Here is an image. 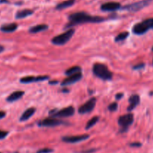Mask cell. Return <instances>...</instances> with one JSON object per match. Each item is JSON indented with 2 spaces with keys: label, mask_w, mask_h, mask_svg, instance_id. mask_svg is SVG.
Masks as SVG:
<instances>
[{
  "label": "cell",
  "mask_w": 153,
  "mask_h": 153,
  "mask_svg": "<svg viewBox=\"0 0 153 153\" xmlns=\"http://www.w3.org/2000/svg\"><path fill=\"white\" fill-rule=\"evenodd\" d=\"M69 23L67 26L71 27L76 24L86 23H100L104 21V19L100 17H93V16L89 15L85 12H77L71 14L69 16Z\"/></svg>",
  "instance_id": "1"
},
{
  "label": "cell",
  "mask_w": 153,
  "mask_h": 153,
  "mask_svg": "<svg viewBox=\"0 0 153 153\" xmlns=\"http://www.w3.org/2000/svg\"><path fill=\"white\" fill-rule=\"evenodd\" d=\"M93 73L95 76H97L99 78L102 79L104 80H111L112 79V73L109 70L108 68L104 64L101 63H96L93 65Z\"/></svg>",
  "instance_id": "2"
},
{
  "label": "cell",
  "mask_w": 153,
  "mask_h": 153,
  "mask_svg": "<svg viewBox=\"0 0 153 153\" xmlns=\"http://www.w3.org/2000/svg\"><path fill=\"white\" fill-rule=\"evenodd\" d=\"M152 28H153V18L146 19L135 24L133 27V32L136 35H143Z\"/></svg>",
  "instance_id": "3"
},
{
  "label": "cell",
  "mask_w": 153,
  "mask_h": 153,
  "mask_svg": "<svg viewBox=\"0 0 153 153\" xmlns=\"http://www.w3.org/2000/svg\"><path fill=\"white\" fill-rule=\"evenodd\" d=\"M74 29H70L68 31L65 32L64 33L60 34V35H57V36L54 37L52 39V43L56 45H63L67 43L71 38L73 36L74 33Z\"/></svg>",
  "instance_id": "4"
},
{
  "label": "cell",
  "mask_w": 153,
  "mask_h": 153,
  "mask_svg": "<svg viewBox=\"0 0 153 153\" xmlns=\"http://www.w3.org/2000/svg\"><path fill=\"white\" fill-rule=\"evenodd\" d=\"M134 121V116L132 113H129L127 114H125L123 116L119 118L118 123L121 127H123V129H127V128L128 126H130L133 123Z\"/></svg>",
  "instance_id": "5"
},
{
  "label": "cell",
  "mask_w": 153,
  "mask_h": 153,
  "mask_svg": "<svg viewBox=\"0 0 153 153\" xmlns=\"http://www.w3.org/2000/svg\"><path fill=\"white\" fill-rule=\"evenodd\" d=\"M64 122L62 120L56 119V117H52V118H47L45 120H42L38 123V126L42 127H54V126H60L63 124Z\"/></svg>",
  "instance_id": "6"
},
{
  "label": "cell",
  "mask_w": 153,
  "mask_h": 153,
  "mask_svg": "<svg viewBox=\"0 0 153 153\" xmlns=\"http://www.w3.org/2000/svg\"><path fill=\"white\" fill-rule=\"evenodd\" d=\"M95 104H96V98H91L89 101H86L84 104L80 106L78 110V112L80 114H85V113H89V112H91L95 108Z\"/></svg>",
  "instance_id": "7"
},
{
  "label": "cell",
  "mask_w": 153,
  "mask_h": 153,
  "mask_svg": "<svg viewBox=\"0 0 153 153\" xmlns=\"http://www.w3.org/2000/svg\"><path fill=\"white\" fill-rule=\"evenodd\" d=\"M74 108L72 106H69V107L63 108L62 110H59V111L53 113V117H59V118H64V117H68L71 116H73L74 113Z\"/></svg>",
  "instance_id": "8"
},
{
  "label": "cell",
  "mask_w": 153,
  "mask_h": 153,
  "mask_svg": "<svg viewBox=\"0 0 153 153\" xmlns=\"http://www.w3.org/2000/svg\"><path fill=\"white\" fill-rule=\"evenodd\" d=\"M150 2H151V0H143V1L135 2V3L131 4V5H128L127 6L124 7L123 8L130 11H137L143 8L144 7L147 6Z\"/></svg>",
  "instance_id": "9"
},
{
  "label": "cell",
  "mask_w": 153,
  "mask_h": 153,
  "mask_svg": "<svg viewBox=\"0 0 153 153\" xmlns=\"http://www.w3.org/2000/svg\"><path fill=\"white\" fill-rule=\"evenodd\" d=\"M89 137V135L88 134H81V135H76V136H67L63 137L62 140L66 143H78L80 141L85 140Z\"/></svg>",
  "instance_id": "10"
},
{
  "label": "cell",
  "mask_w": 153,
  "mask_h": 153,
  "mask_svg": "<svg viewBox=\"0 0 153 153\" xmlns=\"http://www.w3.org/2000/svg\"><path fill=\"white\" fill-rule=\"evenodd\" d=\"M82 76H83V74H82L81 72H79V73L74 74L70 75V76H68L67 78H65L62 82L61 85L62 86H68V85L73 84V83L79 81V80L82 78Z\"/></svg>",
  "instance_id": "11"
},
{
  "label": "cell",
  "mask_w": 153,
  "mask_h": 153,
  "mask_svg": "<svg viewBox=\"0 0 153 153\" xmlns=\"http://www.w3.org/2000/svg\"><path fill=\"white\" fill-rule=\"evenodd\" d=\"M49 78L48 76H26L23 77L20 80V83H29L32 82H38V81H43V80H48Z\"/></svg>",
  "instance_id": "12"
},
{
  "label": "cell",
  "mask_w": 153,
  "mask_h": 153,
  "mask_svg": "<svg viewBox=\"0 0 153 153\" xmlns=\"http://www.w3.org/2000/svg\"><path fill=\"white\" fill-rule=\"evenodd\" d=\"M120 7L121 5L119 2H110L103 4L101 7V9L104 11H113L118 10L119 8H120Z\"/></svg>",
  "instance_id": "13"
},
{
  "label": "cell",
  "mask_w": 153,
  "mask_h": 153,
  "mask_svg": "<svg viewBox=\"0 0 153 153\" xmlns=\"http://www.w3.org/2000/svg\"><path fill=\"white\" fill-rule=\"evenodd\" d=\"M140 103V97L137 95H133L129 98V106L128 107V110L131 111V110H134L137 106Z\"/></svg>",
  "instance_id": "14"
},
{
  "label": "cell",
  "mask_w": 153,
  "mask_h": 153,
  "mask_svg": "<svg viewBox=\"0 0 153 153\" xmlns=\"http://www.w3.org/2000/svg\"><path fill=\"white\" fill-rule=\"evenodd\" d=\"M23 95H24V92H23V91H16V92L11 93L7 98V101L8 102H14V101H17L20 98H22Z\"/></svg>",
  "instance_id": "15"
},
{
  "label": "cell",
  "mask_w": 153,
  "mask_h": 153,
  "mask_svg": "<svg viewBox=\"0 0 153 153\" xmlns=\"http://www.w3.org/2000/svg\"><path fill=\"white\" fill-rule=\"evenodd\" d=\"M35 112V107H30V108L27 109L24 113L22 114V116L20 117V121H26V120H29L30 117H32L33 116V114Z\"/></svg>",
  "instance_id": "16"
},
{
  "label": "cell",
  "mask_w": 153,
  "mask_h": 153,
  "mask_svg": "<svg viewBox=\"0 0 153 153\" xmlns=\"http://www.w3.org/2000/svg\"><path fill=\"white\" fill-rule=\"evenodd\" d=\"M17 29V23H8V24L3 25L1 27V30L4 32H14Z\"/></svg>",
  "instance_id": "17"
},
{
  "label": "cell",
  "mask_w": 153,
  "mask_h": 153,
  "mask_svg": "<svg viewBox=\"0 0 153 153\" xmlns=\"http://www.w3.org/2000/svg\"><path fill=\"white\" fill-rule=\"evenodd\" d=\"M75 3V0H66V1H64V2H61V3L58 4L56 7L57 10H62L65 9V8H67L68 7L72 6Z\"/></svg>",
  "instance_id": "18"
},
{
  "label": "cell",
  "mask_w": 153,
  "mask_h": 153,
  "mask_svg": "<svg viewBox=\"0 0 153 153\" xmlns=\"http://www.w3.org/2000/svg\"><path fill=\"white\" fill-rule=\"evenodd\" d=\"M33 14V11L30 9H24L19 11L16 14V18L17 19H22L25 18V17H28L29 15H32Z\"/></svg>",
  "instance_id": "19"
},
{
  "label": "cell",
  "mask_w": 153,
  "mask_h": 153,
  "mask_svg": "<svg viewBox=\"0 0 153 153\" xmlns=\"http://www.w3.org/2000/svg\"><path fill=\"white\" fill-rule=\"evenodd\" d=\"M48 26L45 24H40V25H37V26H33V27L29 29V32L31 33H37V32H42V31H45L46 29H48Z\"/></svg>",
  "instance_id": "20"
},
{
  "label": "cell",
  "mask_w": 153,
  "mask_h": 153,
  "mask_svg": "<svg viewBox=\"0 0 153 153\" xmlns=\"http://www.w3.org/2000/svg\"><path fill=\"white\" fill-rule=\"evenodd\" d=\"M79 72H81V68L79 67V66H74V67L70 68L66 71L65 74L68 76H70V75L74 74L79 73Z\"/></svg>",
  "instance_id": "21"
},
{
  "label": "cell",
  "mask_w": 153,
  "mask_h": 153,
  "mask_svg": "<svg viewBox=\"0 0 153 153\" xmlns=\"http://www.w3.org/2000/svg\"><path fill=\"white\" fill-rule=\"evenodd\" d=\"M128 35H129V33L128 32H122V33L119 34V35L116 37V38H115V41H116L117 42L124 41L125 39H126V38H128Z\"/></svg>",
  "instance_id": "22"
},
{
  "label": "cell",
  "mask_w": 153,
  "mask_h": 153,
  "mask_svg": "<svg viewBox=\"0 0 153 153\" xmlns=\"http://www.w3.org/2000/svg\"><path fill=\"white\" fill-rule=\"evenodd\" d=\"M98 117H94L93 118L91 119V120L87 123V124H86V129H87L88 130V129L92 128L97 123H98Z\"/></svg>",
  "instance_id": "23"
},
{
  "label": "cell",
  "mask_w": 153,
  "mask_h": 153,
  "mask_svg": "<svg viewBox=\"0 0 153 153\" xmlns=\"http://www.w3.org/2000/svg\"><path fill=\"white\" fill-rule=\"evenodd\" d=\"M117 108H118V105H117V104L116 102L112 103V104H110L108 107L109 110L111 112L116 111V110H117Z\"/></svg>",
  "instance_id": "24"
},
{
  "label": "cell",
  "mask_w": 153,
  "mask_h": 153,
  "mask_svg": "<svg viewBox=\"0 0 153 153\" xmlns=\"http://www.w3.org/2000/svg\"><path fill=\"white\" fill-rule=\"evenodd\" d=\"M53 152V150L51 149H48V148H45V149H42L38 150L36 153H51Z\"/></svg>",
  "instance_id": "25"
},
{
  "label": "cell",
  "mask_w": 153,
  "mask_h": 153,
  "mask_svg": "<svg viewBox=\"0 0 153 153\" xmlns=\"http://www.w3.org/2000/svg\"><path fill=\"white\" fill-rule=\"evenodd\" d=\"M8 132L0 130V140H2V139H3V138H5V137L8 135Z\"/></svg>",
  "instance_id": "26"
},
{
  "label": "cell",
  "mask_w": 153,
  "mask_h": 153,
  "mask_svg": "<svg viewBox=\"0 0 153 153\" xmlns=\"http://www.w3.org/2000/svg\"><path fill=\"white\" fill-rule=\"evenodd\" d=\"M130 146L133 147H140L141 146V143H133L130 144Z\"/></svg>",
  "instance_id": "27"
},
{
  "label": "cell",
  "mask_w": 153,
  "mask_h": 153,
  "mask_svg": "<svg viewBox=\"0 0 153 153\" xmlns=\"http://www.w3.org/2000/svg\"><path fill=\"white\" fill-rule=\"evenodd\" d=\"M6 116V113H5V112L4 111H0V120L2 118H4V117Z\"/></svg>",
  "instance_id": "28"
},
{
  "label": "cell",
  "mask_w": 153,
  "mask_h": 153,
  "mask_svg": "<svg viewBox=\"0 0 153 153\" xmlns=\"http://www.w3.org/2000/svg\"><path fill=\"white\" fill-rule=\"evenodd\" d=\"M123 93L117 94V96H116V98H117V100H120V99H121L122 98H123Z\"/></svg>",
  "instance_id": "29"
},
{
  "label": "cell",
  "mask_w": 153,
  "mask_h": 153,
  "mask_svg": "<svg viewBox=\"0 0 153 153\" xmlns=\"http://www.w3.org/2000/svg\"><path fill=\"white\" fill-rule=\"evenodd\" d=\"M144 66V65L143 64H140V65H136L135 66L134 68V69H138V68H143Z\"/></svg>",
  "instance_id": "30"
},
{
  "label": "cell",
  "mask_w": 153,
  "mask_h": 153,
  "mask_svg": "<svg viewBox=\"0 0 153 153\" xmlns=\"http://www.w3.org/2000/svg\"><path fill=\"white\" fill-rule=\"evenodd\" d=\"M3 51H4V48L2 46V45H0V53H2Z\"/></svg>",
  "instance_id": "31"
},
{
  "label": "cell",
  "mask_w": 153,
  "mask_h": 153,
  "mask_svg": "<svg viewBox=\"0 0 153 153\" xmlns=\"http://www.w3.org/2000/svg\"><path fill=\"white\" fill-rule=\"evenodd\" d=\"M152 51H153V48H152Z\"/></svg>",
  "instance_id": "32"
},
{
  "label": "cell",
  "mask_w": 153,
  "mask_h": 153,
  "mask_svg": "<svg viewBox=\"0 0 153 153\" xmlns=\"http://www.w3.org/2000/svg\"><path fill=\"white\" fill-rule=\"evenodd\" d=\"M0 153H1V152H0Z\"/></svg>",
  "instance_id": "33"
}]
</instances>
